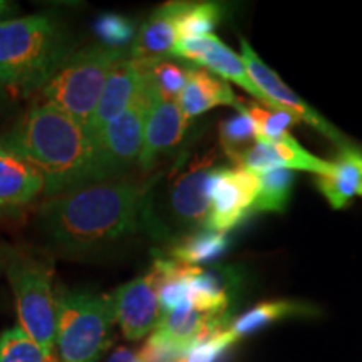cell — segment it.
<instances>
[{
    "instance_id": "2e32d148",
    "label": "cell",
    "mask_w": 362,
    "mask_h": 362,
    "mask_svg": "<svg viewBox=\"0 0 362 362\" xmlns=\"http://www.w3.org/2000/svg\"><path fill=\"white\" fill-rule=\"evenodd\" d=\"M187 2H168L158 7L136 34L131 45V59L139 64H155L171 56L178 33L176 24Z\"/></svg>"
},
{
    "instance_id": "7a4b0ae2",
    "label": "cell",
    "mask_w": 362,
    "mask_h": 362,
    "mask_svg": "<svg viewBox=\"0 0 362 362\" xmlns=\"http://www.w3.org/2000/svg\"><path fill=\"white\" fill-rule=\"evenodd\" d=\"M0 143L42 173L44 193L49 198L107 181L94 139L69 115L51 104L34 106Z\"/></svg>"
},
{
    "instance_id": "30bf717a",
    "label": "cell",
    "mask_w": 362,
    "mask_h": 362,
    "mask_svg": "<svg viewBox=\"0 0 362 362\" xmlns=\"http://www.w3.org/2000/svg\"><path fill=\"white\" fill-rule=\"evenodd\" d=\"M158 291L160 277L151 269L143 277L121 285L111 296L115 317L128 341H141L155 332L163 317Z\"/></svg>"
},
{
    "instance_id": "8fae6325",
    "label": "cell",
    "mask_w": 362,
    "mask_h": 362,
    "mask_svg": "<svg viewBox=\"0 0 362 362\" xmlns=\"http://www.w3.org/2000/svg\"><path fill=\"white\" fill-rule=\"evenodd\" d=\"M215 170L211 158H202L173 181L168 211L175 226L192 230L206 223L210 214V185Z\"/></svg>"
},
{
    "instance_id": "d6a6232c",
    "label": "cell",
    "mask_w": 362,
    "mask_h": 362,
    "mask_svg": "<svg viewBox=\"0 0 362 362\" xmlns=\"http://www.w3.org/2000/svg\"><path fill=\"white\" fill-rule=\"evenodd\" d=\"M12 11H16V7H13L12 4L6 2V0H0V17L6 16L7 12H12Z\"/></svg>"
},
{
    "instance_id": "7402d4cb",
    "label": "cell",
    "mask_w": 362,
    "mask_h": 362,
    "mask_svg": "<svg viewBox=\"0 0 362 362\" xmlns=\"http://www.w3.org/2000/svg\"><path fill=\"white\" fill-rule=\"evenodd\" d=\"M230 245L228 235L205 228L183 237L170 248V259L183 265L198 267L218 260Z\"/></svg>"
},
{
    "instance_id": "9c48e42d",
    "label": "cell",
    "mask_w": 362,
    "mask_h": 362,
    "mask_svg": "<svg viewBox=\"0 0 362 362\" xmlns=\"http://www.w3.org/2000/svg\"><path fill=\"white\" fill-rule=\"evenodd\" d=\"M242 44V59L243 64H245L248 76L253 81V84L260 89V93L269 99L274 110H282L287 111L288 115H292L297 119V123L304 121V123L314 126V128L327 136L332 143L339 144L344 148L347 146L346 138L339 133L337 128H334L322 115H319L314 107H310L304 99L298 98L293 90L284 83L282 79L265 64L264 61L259 57V54L253 51V47L248 44L247 39H240Z\"/></svg>"
},
{
    "instance_id": "9a60e30c",
    "label": "cell",
    "mask_w": 362,
    "mask_h": 362,
    "mask_svg": "<svg viewBox=\"0 0 362 362\" xmlns=\"http://www.w3.org/2000/svg\"><path fill=\"white\" fill-rule=\"evenodd\" d=\"M143 84V72L133 59H121L110 72L104 86L101 99L94 111L89 124V136L96 141L106 126L128 110V106L138 96Z\"/></svg>"
},
{
    "instance_id": "52a82bcc",
    "label": "cell",
    "mask_w": 362,
    "mask_h": 362,
    "mask_svg": "<svg viewBox=\"0 0 362 362\" xmlns=\"http://www.w3.org/2000/svg\"><path fill=\"white\" fill-rule=\"evenodd\" d=\"M143 72V71H141ZM151 89L143 74V84L138 96L129 104L123 115L117 116L96 138L98 158L107 180L123 178L134 163H139L144 141Z\"/></svg>"
},
{
    "instance_id": "44dd1931",
    "label": "cell",
    "mask_w": 362,
    "mask_h": 362,
    "mask_svg": "<svg viewBox=\"0 0 362 362\" xmlns=\"http://www.w3.org/2000/svg\"><path fill=\"white\" fill-rule=\"evenodd\" d=\"M315 314V309L312 307L300 304V302H291V300H274V302H262L257 307H253L245 314H242L238 319L230 322L228 330L233 334V337L242 339L248 336V334L262 330L267 325L277 322V320L287 319V317H297V315H312Z\"/></svg>"
},
{
    "instance_id": "603a6c76",
    "label": "cell",
    "mask_w": 362,
    "mask_h": 362,
    "mask_svg": "<svg viewBox=\"0 0 362 362\" xmlns=\"http://www.w3.org/2000/svg\"><path fill=\"white\" fill-rule=\"evenodd\" d=\"M260 189L253 203V211H270L282 214L291 198L296 173L291 170H269L257 173Z\"/></svg>"
},
{
    "instance_id": "f1b7e54d",
    "label": "cell",
    "mask_w": 362,
    "mask_h": 362,
    "mask_svg": "<svg viewBox=\"0 0 362 362\" xmlns=\"http://www.w3.org/2000/svg\"><path fill=\"white\" fill-rule=\"evenodd\" d=\"M94 33L101 44L111 49H119L124 51V47L131 40L136 37V30L133 21L128 17L119 16V13H103L94 22Z\"/></svg>"
},
{
    "instance_id": "6da1fadb",
    "label": "cell",
    "mask_w": 362,
    "mask_h": 362,
    "mask_svg": "<svg viewBox=\"0 0 362 362\" xmlns=\"http://www.w3.org/2000/svg\"><path fill=\"white\" fill-rule=\"evenodd\" d=\"M148 185L107 180L49 198L39 223L54 245L66 252L104 248L146 221Z\"/></svg>"
},
{
    "instance_id": "ba28073f",
    "label": "cell",
    "mask_w": 362,
    "mask_h": 362,
    "mask_svg": "<svg viewBox=\"0 0 362 362\" xmlns=\"http://www.w3.org/2000/svg\"><path fill=\"white\" fill-rule=\"evenodd\" d=\"M260 189L257 173L240 168H216L210 185V214L205 228L228 233L253 211Z\"/></svg>"
},
{
    "instance_id": "7c38bea8",
    "label": "cell",
    "mask_w": 362,
    "mask_h": 362,
    "mask_svg": "<svg viewBox=\"0 0 362 362\" xmlns=\"http://www.w3.org/2000/svg\"><path fill=\"white\" fill-rule=\"evenodd\" d=\"M171 56L205 66V69L215 72V76H218L223 81H232L242 89H245L248 94H252L257 101L272 107L269 99L260 93V89L253 84L250 76H248L243 59L237 56L228 45L221 42L215 34L198 39H180Z\"/></svg>"
},
{
    "instance_id": "83f0119b",
    "label": "cell",
    "mask_w": 362,
    "mask_h": 362,
    "mask_svg": "<svg viewBox=\"0 0 362 362\" xmlns=\"http://www.w3.org/2000/svg\"><path fill=\"white\" fill-rule=\"evenodd\" d=\"M243 107H245L247 115L252 117L253 124H255L257 139H260V141H272V139L282 138V136L288 134V128L293 123H297L296 117L288 115L287 111L272 110L265 104L250 103L247 106L243 104Z\"/></svg>"
},
{
    "instance_id": "4316f807",
    "label": "cell",
    "mask_w": 362,
    "mask_h": 362,
    "mask_svg": "<svg viewBox=\"0 0 362 362\" xmlns=\"http://www.w3.org/2000/svg\"><path fill=\"white\" fill-rule=\"evenodd\" d=\"M0 362H56L21 327L8 329L0 336Z\"/></svg>"
},
{
    "instance_id": "f546056e",
    "label": "cell",
    "mask_w": 362,
    "mask_h": 362,
    "mask_svg": "<svg viewBox=\"0 0 362 362\" xmlns=\"http://www.w3.org/2000/svg\"><path fill=\"white\" fill-rule=\"evenodd\" d=\"M235 342H237V339L226 327L221 332L215 334V336L189 347L187 354L181 357L178 362H218Z\"/></svg>"
},
{
    "instance_id": "484cf974",
    "label": "cell",
    "mask_w": 362,
    "mask_h": 362,
    "mask_svg": "<svg viewBox=\"0 0 362 362\" xmlns=\"http://www.w3.org/2000/svg\"><path fill=\"white\" fill-rule=\"evenodd\" d=\"M143 74L155 89V93L165 101H178L181 90L188 81V71L181 69L175 62L160 61L155 64H139Z\"/></svg>"
},
{
    "instance_id": "ffe728a7",
    "label": "cell",
    "mask_w": 362,
    "mask_h": 362,
    "mask_svg": "<svg viewBox=\"0 0 362 362\" xmlns=\"http://www.w3.org/2000/svg\"><path fill=\"white\" fill-rule=\"evenodd\" d=\"M237 275L230 269L203 270L197 267L188 279L189 304L211 315H228Z\"/></svg>"
},
{
    "instance_id": "ac0fdd59",
    "label": "cell",
    "mask_w": 362,
    "mask_h": 362,
    "mask_svg": "<svg viewBox=\"0 0 362 362\" xmlns=\"http://www.w3.org/2000/svg\"><path fill=\"white\" fill-rule=\"evenodd\" d=\"M178 106L183 116L192 119L218 106H232L238 110L242 103L226 81L205 67H193L188 69V81L178 98Z\"/></svg>"
},
{
    "instance_id": "8992f818",
    "label": "cell",
    "mask_w": 362,
    "mask_h": 362,
    "mask_svg": "<svg viewBox=\"0 0 362 362\" xmlns=\"http://www.w3.org/2000/svg\"><path fill=\"white\" fill-rule=\"evenodd\" d=\"M6 274L16 296L21 329L45 354L52 356L56 346V298L51 267L17 252L8 262Z\"/></svg>"
},
{
    "instance_id": "4fadbf2b",
    "label": "cell",
    "mask_w": 362,
    "mask_h": 362,
    "mask_svg": "<svg viewBox=\"0 0 362 362\" xmlns=\"http://www.w3.org/2000/svg\"><path fill=\"white\" fill-rule=\"evenodd\" d=\"M233 163L237 168L247 170L250 173H262L269 170H302L317 176H327L332 171V163L310 155L291 134L272 141L257 139V143L242 153Z\"/></svg>"
},
{
    "instance_id": "5b68a950",
    "label": "cell",
    "mask_w": 362,
    "mask_h": 362,
    "mask_svg": "<svg viewBox=\"0 0 362 362\" xmlns=\"http://www.w3.org/2000/svg\"><path fill=\"white\" fill-rule=\"evenodd\" d=\"M112 298L62 291L56 298V346L62 362H98L110 347L115 324Z\"/></svg>"
},
{
    "instance_id": "e0dca14e",
    "label": "cell",
    "mask_w": 362,
    "mask_h": 362,
    "mask_svg": "<svg viewBox=\"0 0 362 362\" xmlns=\"http://www.w3.org/2000/svg\"><path fill=\"white\" fill-rule=\"evenodd\" d=\"M44 187V176L33 163L0 143V210L27 205Z\"/></svg>"
},
{
    "instance_id": "4dcf8cb0",
    "label": "cell",
    "mask_w": 362,
    "mask_h": 362,
    "mask_svg": "<svg viewBox=\"0 0 362 362\" xmlns=\"http://www.w3.org/2000/svg\"><path fill=\"white\" fill-rule=\"evenodd\" d=\"M107 362H139V357L133 351H129L128 347H119Z\"/></svg>"
},
{
    "instance_id": "836d02e7",
    "label": "cell",
    "mask_w": 362,
    "mask_h": 362,
    "mask_svg": "<svg viewBox=\"0 0 362 362\" xmlns=\"http://www.w3.org/2000/svg\"><path fill=\"white\" fill-rule=\"evenodd\" d=\"M56 362H57V361H56Z\"/></svg>"
},
{
    "instance_id": "cb8c5ba5",
    "label": "cell",
    "mask_w": 362,
    "mask_h": 362,
    "mask_svg": "<svg viewBox=\"0 0 362 362\" xmlns=\"http://www.w3.org/2000/svg\"><path fill=\"white\" fill-rule=\"evenodd\" d=\"M221 21V7L215 2H187L181 12L176 33L180 39H198L211 35Z\"/></svg>"
},
{
    "instance_id": "5bb4252c",
    "label": "cell",
    "mask_w": 362,
    "mask_h": 362,
    "mask_svg": "<svg viewBox=\"0 0 362 362\" xmlns=\"http://www.w3.org/2000/svg\"><path fill=\"white\" fill-rule=\"evenodd\" d=\"M149 89H151V98H149L146 123H144L143 153L139 158V166L143 171H149L161 156L173 151L183 141L185 131L188 128V119L181 112L178 101L161 99L151 84Z\"/></svg>"
},
{
    "instance_id": "277c9868",
    "label": "cell",
    "mask_w": 362,
    "mask_h": 362,
    "mask_svg": "<svg viewBox=\"0 0 362 362\" xmlns=\"http://www.w3.org/2000/svg\"><path fill=\"white\" fill-rule=\"evenodd\" d=\"M121 59H124V51L103 44L79 49L42 88L45 104L64 111L89 131L110 72Z\"/></svg>"
},
{
    "instance_id": "3957f363",
    "label": "cell",
    "mask_w": 362,
    "mask_h": 362,
    "mask_svg": "<svg viewBox=\"0 0 362 362\" xmlns=\"http://www.w3.org/2000/svg\"><path fill=\"white\" fill-rule=\"evenodd\" d=\"M76 52L64 27L51 13L0 22V86L29 96Z\"/></svg>"
},
{
    "instance_id": "d4e9b609",
    "label": "cell",
    "mask_w": 362,
    "mask_h": 362,
    "mask_svg": "<svg viewBox=\"0 0 362 362\" xmlns=\"http://www.w3.org/2000/svg\"><path fill=\"white\" fill-rule=\"evenodd\" d=\"M237 111L238 115L228 117L220 124V143L225 149V155L232 161L257 143L255 124L247 115L243 103Z\"/></svg>"
},
{
    "instance_id": "1f68e13d",
    "label": "cell",
    "mask_w": 362,
    "mask_h": 362,
    "mask_svg": "<svg viewBox=\"0 0 362 362\" xmlns=\"http://www.w3.org/2000/svg\"><path fill=\"white\" fill-rule=\"evenodd\" d=\"M17 250H13L11 247H6V245H0V275H2V272H6L8 262L13 255H16Z\"/></svg>"
},
{
    "instance_id": "d6986e66",
    "label": "cell",
    "mask_w": 362,
    "mask_h": 362,
    "mask_svg": "<svg viewBox=\"0 0 362 362\" xmlns=\"http://www.w3.org/2000/svg\"><path fill=\"white\" fill-rule=\"evenodd\" d=\"M315 185L330 206L341 210L354 197H362V153L347 144L341 149L332 171L327 176H317Z\"/></svg>"
}]
</instances>
